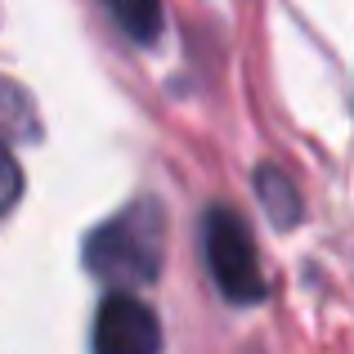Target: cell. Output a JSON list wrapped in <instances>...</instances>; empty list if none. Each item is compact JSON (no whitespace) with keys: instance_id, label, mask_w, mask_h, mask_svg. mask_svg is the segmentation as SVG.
I'll list each match as a JSON object with an SVG mask.
<instances>
[{"instance_id":"5","label":"cell","mask_w":354,"mask_h":354,"mask_svg":"<svg viewBox=\"0 0 354 354\" xmlns=\"http://www.w3.org/2000/svg\"><path fill=\"white\" fill-rule=\"evenodd\" d=\"M113 9V18L126 27V36L135 41H157L162 36V0H104Z\"/></svg>"},{"instance_id":"4","label":"cell","mask_w":354,"mask_h":354,"mask_svg":"<svg viewBox=\"0 0 354 354\" xmlns=\"http://www.w3.org/2000/svg\"><path fill=\"white\" fill-rule=\"evenodd\" d=\"M256 193H260V202L269 207V220H274L278 229L301 225V193H296V184H292L287 171H278V166L265 162L256 171Z\"/></svg>"},{"instance_id":"3","label":"cell","mask_w":354,"mask_h":354,"mask_svg":"<svg viewBox=\"0 0 354 354\" xmlns=\"http://www.w3.org/2000/svg\"><path fill=\"white\" fill-rule=\"evenodd\" d=\"M157 346H162V332H157V319L144 301L117 292L99 305V319H95L99 354H153Z\"/></svg>"},{"instance_id":"6","label":"cell","mask_w":354,"mask_h":354,"mask_svg":"<svg viewBox=\"0 0 354 354\" xmlns=\"http://www.w3.org/2000/svg\"><path fill=\"white\" fill-rule=\"evenodd\" d=\"M18 198H23V171H18L14 153H9L5 139H0V216H9Z\"/></svg>"},{"instance_id":"1","label":"cell","mask_w":354,"mask_h":354,"mask_svg":"<svg viewBox=\"0 0 354 354\" xmlns=\"http://www.w3.org/2000/svg\"><path fill=\"white\" fill-rule=\"evenodd\" d=\"M162 242H166L162 207L157 202H135L117 220H108V225H99L90 234L86 269L117 287L153 283L162 274Z\"/></svg>"},{"instance_id":"2","label":"cell","mask_w":354,"mask_h":354,"mask_svg":"<svg viewBox=\"0 0 354 354\" xmlns=\"http://www.w3.org/2000/svg\"><path fill=\"white\" fill-rule=\"evenodd\" d=\"M202 242H207V265L216 274L220 292L234 305H256L265 301V274H260V256L251 242L247 225L229 207H211L202 220Z\"/></svg>"}]
</instances>
